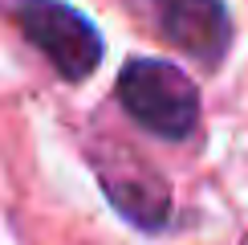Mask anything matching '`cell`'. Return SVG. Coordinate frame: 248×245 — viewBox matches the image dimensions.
I'll return each instance as SVG.
<instances>
[{
  "label": "cell",
  "instance_id": "4",
  "mask_svg": "<svg viewBox=\"0 0 248 245\" xmlns=\"http://www.w3.org/2000/svg\"><path fill=\"white\" fill-rule=\"evenodd\" d=\"M159 29L179 53L216 70L232 49V17L224 0H155Z\"/></svg>",
  "mask_w": 248,
  "mask_h": 245
},
{
  "label": "cell",
  "instance_id": "3",
  "mask_svg": "<svg viewBox=\"0 0 248 245\" xmlns=\"http://www.w3.org/2000/svg\"><path fill=\"white\" fill-rule=\"evenodd\" d=\"M94 168L102 180V192L126 221L142 229H163L171 217V188L147 159L130 156L126 147H102L94 151Z\"/></svg>",
  "mask_w": 248,
  "mask_h": 245
},
{
  "label": "cell",
  "instance_id": "1",
  "mask_svg": "<svg viewBox=\"0 0 248 245\" xmlns=\"http://www.w3.org/2000/svg\"><path fill=\"white\" fill-rule=\"evenodd\" d=\"M118 102L142 131L159 139H187L200 122V90L163 57H134L118 74Z\"/></svg>",
  "mask_w": 248,
  "mask_h": 245
},
{
  "label": "cell",
  "instance_id": "2",
  "mask_svg": "<svg viewBox=\"0 0 248 245\" xmlns=\"http://www.w3.org/2000/svg\"><path fill=\"white\" fill-rule=\"evenodd\" d=\"M16 25L65 82H86L102 61V37L65 0H20Z\"/></svg>",
  "mask_w": 248,
  "mask_h": 245
}]
</instances>
